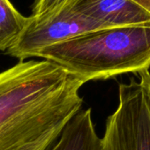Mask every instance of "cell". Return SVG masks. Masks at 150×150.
<instances>
[{
  "mask_svg": "<svg viewBox=\"0 0 150 150\" xmlns=\"http://www.w3.org/2000/svg\"><path fill=\"white\" fill-rule=\"evenodd\" d=\"M83 85L44 59L0 71V150H21L62 129L81 109Z\"/></svg>",
  "mask_w": 150,
  "mask_h": 150,
  "instance_id": "1",
  "label": "cell"
},
{
  "mask_svg": "<svg viewBox=\"0 0 150 150\" xmlns=\"http://www.w3.org/2000/svg\"><path fill=\"white\" fill-rule=\"evenodd\" d=\"M84 84L150 67V22L89 32L41 50Z\"/></svg>",
  "mask_w": 150,
  "mask_h": 150,
  "instance_id": "2",
  "label": "cell"
},
{
  "mask_svg": "<svg viewBox=\"0 0 150 150\" xmlns=\"http://www.w3.org/2000/svg\"><path fill=\"white\" fill-rule=\"evenodd\" d=\"M118 86V104L108 117L102 150H150V71Z\"/></svg>",
  "mask_w": 150,
  "mask_h": 150,
  "instance_id": "3",
  "label": "cell"
},
{
  "mask_svg": "<svg viewBox=\"0 0 150 150\" xmlns=\"http://www.w3.org/2000/svg\"><path fill=\"white\" fill-rule=\"evenodd\" d=\"M101 29L103 28L97 22L78 13L71 5L52 13L28 17L23 31L6 52L25 61L36 57L45 48Z\"/></svg>",
  "mask_w": 150,
  "mask_h": 150,
  "instance_id": "4",
  "label": "cell"
},
{
  "mask_svg": "<svg viewBox=\"0 0 150 150\" xmlns=\"http://www.w3.org/2000/svg\"><path fill=\"white\" fill-rule=\"evenodd\" d=\"M73 8L103 29L150 22V13L133 0H77Z\"/></svg>",
  "mask_w": 150,
  "mask_h": 150,
  "instance_id": "5",
  "label": "cell"
},
{
  "mask_svg": "<svg viewBox=\"0 0 150 150\" xmlns=\"http://www.w3.org/2000/svg\"><path fill=\"white\" fill-rule=\"evenodd\" d=\"M50 150H102L90 108L81 109L67 121Z\"/></svg>",
  "mask_w": 150,
  "mask_h": 150,
  "instance_id": "6",
  "label": "cell"
},
{
  "mask_svg": "<svg viewBox=\"0 0 150 150\" xmlns=\"http://www.w3.org/2000/svg\"><path fill=\"white\" fill-rule=\"evenodd\" d=\"M28 21L10 0H0V50L6 51L16 42Z\"/></svg>",
  "mask_w": 150,
  "mask_h": 150,
  "instance_id": "7",
  "label": "cell"
},
{
  "mask_svg": "<svg viewBox=\"0 0 150 150\" xmlns=\"http://www.w3.org/2000/svg\"><path fill=\"white\" fill-rule=\"evenodd\" d=\"M77 0H35L32 7L33 16L55 13L65 6L73 5Z\"/></svg>",
  "mask_w": 150,
  "mask_h": 150,
  "instance_id": "8",
  "label": "cell"
},
{
  "mask_svg": "<svg viewBox=\"0 0 150 150\" xmlns=\"http://www.w3.org/2000/svg\"><path fill=\"white\" fill-rule=\"evenodd\" d=\"M63 128L55 130V131L46 134L40 139L35 141L32 144L28 145L27 146L21 148V150H50V148L52 147V146L55 144L57 138L59 137V134H60L61 131L63 130Z\"/></svg>",
  "mask_w": 150,
  "mask_h": 150,
  "instance_id": "9",
  "label": "cell"
}]
</instances>
